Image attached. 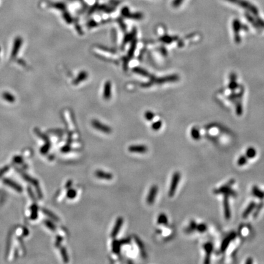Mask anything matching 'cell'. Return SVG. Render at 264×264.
I'll list each match as a JSON object with an SVG mask.
<instances>
[{"instance_id":"6da1fadb","label":"cell","mask_w":264,"mask_h":264,"mask_svg":"<svg viewBox=\"0 0 264 264\" xmlns=\"http://www.w3.org/2000/svg\"><path fill=\"white\" fill-rule=\"evenodd\" d=\"M235 183L234 180H230L229 181L226 185L221 186L220 188L215 189L214 191V193L216 195L218 194H224L227 195L228 196H231L233 197H236L237 194V193L234 191L233 189H231V186Z\"/></svg>"},{"instance_id":"7a4b0ae2","label":"cell","mask_w":264,"mask_h":264,"mask_svg":"<svg viewBox=\"0 0 264 264\" xmlns=\"http://www.w3.org/2000/svg\"><path fill=\"white\" fill-rule=\"evenodd\" d=\"M226 1L232 3L237 4L241 7L249 10L250 12L254 14H257L258 13L257 9L254 5L247 1H245V0H226Z\"/></svg>"},{"instance_id":"3957f363","label":"cell","mask_w":264,"mask_h":264,"mask_svg":"<svg viewBox=\"0 0 264 264\" xmlns=\"http://www.w3.org/2000/svg\"><path fill=\"white\" fill-rule=\"evenodd\" d=\"M180 179H181V174L178 172H176L173 176L170 189H169L168 195L170 197H173L174 195L179 181H180Z\"/></svg>"},{"instance_id":"277c9868","label":"cell","mask_w":264,"mask_h":264,"mask_svg":"<svg viewBox=\"0 0 264 264\" xmlns=\"http://www.w3.org/2000/svg\"><path fill=\"white\" fill-rule=\"evenodd\" d=\"M92 125L95 129H96L97 130H99L103 133H110L111 132V129L108 126L102 124L100 122H99L97 120L92 121Z\"/></svg>"},{"instance_id":"5b68a950","label":"cell","mask_w":264,"mask_h":264,"mask_svg":"<svg viewBox=\"0 0 264 264\" xmlns=\"http://www.w3.org/2000/svg\"><path fill=\"white\" fill-rule=\"evenodd\" d=\"M236 236H237V235L235 232H232V233H230L229 235H228L224 239V240L222 241V244H221V245L220 247V249H221V252H225L226 250L230 243L236 237Z\"/></svg>"},{"instance_id":"8992f818","label":"cell","mask_w":264,"mask_h":264,"mask_svg":"<svg viewBox=\"0 0 264 264\" xmlns=\"http://www.w3.org/2000/svg\"><path fill=\"white\" fill-rule=\"evenodd\" d=\"M158 186L156 185H153L151 188L148 196H147V204H149V205H151L154 203L156 196L158 193Z\"/></svg>"},{"instance_id":"52a82bcc","label":"cell","mask_w":264,"mask_h":264,"mask_svg":"<svg viewBox=\"0 0 264 264\" xmlns=\"http://www.w3.org/2000/svg\"><path fill=\"white\" fill-rule=\"evenodd\" d=\"M124 223V219L121 217H119L117 220L116 221V223L114 225V226L113 227V229L111 232V236L112 238H115L118 235L119 232L121 229V227L122 226Z\"/></svg>"},{"instance_id":"ba28073f","label":"cell","mask_w":264,"mask_h":264,"mask_svg":"<svg viewBox=\"0 0 264 264\" xmlns=\"http://www.w3.org/2000/svg\"><path fill=\"white\" fill-rule=\"evenodd\" d=\"M223 208H224V213L225 217L226 219H229L231 217V212L230 208L229 203V196L227 195H225L223 199Z\"/></svg>"},{"instance_id":"9c48e42d","label":"cell","mask_w":264,"mask_h":264,"mask_svg":"<svg viewBox=\"0 0 264 264\" xmlns=\"http://www.w3.org/2000/svg\"><path fill=\"white\" fill-rule=\"evenodd\" d=\"M129 151L133 153L144 154L147 151V147L144 145H132L129 147Z\"/></svg>"},{"instance_id":"30bf717a","label":"cell","mask_w":264,"mask_h":264,"mask_svg":"<svg viewBox=\"0 0 264 264\" xmlns=\"http://www.w3.org/2000/svg\"><path fill=\"white\" fill-rule=\"evenodd\" d=\"M204 250H205V251L206 252V254H207L204 263H208L210 262V257L211 255V253L212 252L213 249H214V246H213V245H212V243L208 242V243H206L205 244H204Z\"/></svg>"},{"instance_id":"8fae6325","label":"cell","mask_w":264,"mask_h":264,"mask_svg":"<svg viewBox=\"0 0 264 264\" xmlns=\"http://www.w3.org/2000/svg\"><path fill=\"white\" fill-rule=\"evenodd\" d=\"M96 176L101 179H105V180H111L113 178V175L111 173H106L100 170H97L95 173Z\"/></svg>"},{"instance_id":"7c38bea8","label":"cell","mask_w":264,"mask_h":264,"mask_svg":"<svg viewBox=\"0 0 264 264\" xmlns=\"http://www.w3.org/2000/svg\"><path fill=\"white\" fill-rule=\"evenodd\" d=\"M256 206V204L254 202H251L246 207L245 210L242 214V216L244 218H246L252 212V210L254 209Z\"/></svg>"},{"instance_id":"4fadbf2b","label":"cell","mask_w":264,"mask_h":264,"mask_svg":"<svg viewBox=\"0 0 264 264\" xmlns=\"http://www.w3.org/2000/svg\"><path fill=\"white\" fill-rule=\"evenodd\" d=\"M252 195L254 196H256L260 199H262L264 198V193L263 192H262L257 186H254L252 187Z\"/></svg>"},{"instance_id":"5bb4252c","label":"cell","mask_w":264,"mask_h":264,"mask_svg":"<svg viewBox=\"0 0 264 264\" xmlns=\"http://www.w3.org/2000/svg\"><path fill=\"white\" fill-rule=\"evenodd\" d=\"M103 96L105 99H109L110 98V96H111V84L109 81L107 82L105 85Z\"/></svg>"},{"instance_id":"9a60e30c","label":"cell","mask_w":264,"mask_h":264,"mask_svg":"<svg viewBox=\"0 0 264 264\" xmlns=\"http://www.w3.org/2000/svg\"><path fill=\"white\" fill-rule=\"evenodd\" d=\"M122 243L120 241L114 240L112 243V251L118 254L121 250V246Z\"/></svg>"},{"instance_id":"2e32d148","label":"cell","mask_w":264,"mask_h":264,"mask_svg":"<svg viewBox=\"0 0 264 264\" xmlns=\"http://www.w3.org/2000/svg\"><path fill=\"white\" fill-rule=\"evenodd\" d=\"M157 223L159 225H166L168 223L167 217L165 214H160L157 218Z\"/></svg>"},{"instance_id":"e0dca14e","label":"cell","mask_w":264,"mask_h":264,"mask_svg":"<svg viewBox=\"0 0 264 264\" xmlns=\"http://www.w3.org/2000/svg\"><path fill=\"white\" fill-rule=\"evenodd\" d=\"M257 154L256 151L253 147H249L246 152V156L248 158H253L256 156Z\"/></svg>"},{"instance_id":"ac0fdd59","label":"cell","mask_w":264,"mask_h":264,"mask_svg":"<svg viewBox=\"0 0 264 264\" xmlns=\"http://www.w3.org/2000/svg\"><path fill=\"white\" fill-rule=\"evenodd\" d=\"M59 248H60L61 254L62 257L63 261L66 263H67L69 262V257H68L67 252L66 248L64 247H61V246H59Z\"/></svg>"},{"instance_id":"d6986e66","label":"cell","mask_w":264,"mask_h":264,"mask_svg":"<svg viewBox=\"0 0 264 264\" xmlns=\"http://www.w3.org/2000/svg\"><path fill=\"white\" fill-rule=\"evenodd\" d=\"M196 226H197V224L196 223L195 221L193 220L191 221V222H190V223H189V226L186 229V232H187V233H190V232H192L193 231H194L196 229Z\"/></svg>"},{"instance_id":"ffe728a7","label":"cell","mask_w":264,"mask_h":264,"mask_svg":"<svg viewBox=\"0 0 264 264\" xmlns=\"http://www.w3.org/2000/svg\"><path fill=\"white\" fill-rule=\"evenodd\" d=\"M77 192L74 189H70L69 188L68 191L67 192V197L70 199H74L77 196Z\"/></svg>"},{"instance_id":"44dd1931","label":"cell","mask_w":264,"mask_h":264,"mask_svg":"<svg viewBox=\"0 0 264 264\" xmlns=\"http://www.w3.org/2000/svg\"><path fill=\"white\" fill-rule=\"evenodd\" d=\"M247 163V157L246 156H241L237 161V164L240 166H242L245 165H246Z\"/></svg>"},{"instance_id":"7402d4cb","label":"cell","mask_w":264,"mask_h":264,"mask_svg":"<svg viewBox=\"0 0 264 264\" xmlns=\"http://www.w3.org/2000/svg\"><path fill=\"white\" fill-rule=\"evenodd\" d=\"M135 241H136V242L137 245H138V246H139V248H140V250H141V253L143 254V256H144V255H145V253H144V245H143V242H142V241L140 240V239L138 238V237H135Z\"/></svg>"},{"instance_id":"603a6c76","label":"cell","mask_w":264,"mask_h":264,"mask_svg":"<svg viewBox=\"0 0 264 264\" xmlns=\"http://www.w3.org/2000/svg\"><path fill=\"white\" fill-rule=\"evenodd\" d=\"M207 228V227L206 225H205V224H204V223L199 224V225H197V226H196V229H197V230L198 232H200V233H203V232H204L205 231H206Z\"/></svg>"},{"instance_id":"cb8c5ba5","label":"cell","mask_w":264,"mask_h":264,"mask_svg":"<svg viewBox=\"0 0 264 264\" xmlns=\"http://www.w3.org/2000/svg\"><path fill=\"white\" fill-rule=\"evenodd\" d=\"M44 210V212L46 214V215H47V216H50L51 219H54L55 221H58L59 220V219H58V218L55 215V214H53V213H51V212H50L49 210Z\"/></svg>"},{"instance_id":"d4e9b609","label":"cell","mask_w":264,"mask_h":264,"mask_svg":"<svg viewBox=\"0 0 264 264\" xmlns=\"http://www.w3.org/2000/svg\"><path fill=\"white\" fill-rule=\"evenodd\" d=\"M45 224L51 230H53V231L56 230V226L53 223L51 222V221H50L49 220H46V221H45Z\"/></svg>"},{"instance_id":"484cf974","label":"cell","mask_w":264,"mask_h":264,"mask_svg":"<svg viewBox=\"0 0 264 264\" xmlns=\"http://www.w3.org/2000/svg\"><path fill=\"white\" fill-rule=\"evenodd\" d=\"M192 136L193 137V138L195 140H199L200 138V133L199 132V131L196 129H193L192 130Z\"/></svg>"},{"instance_id":"4316f807","label":"cell","mask_w":264,"mask_h":264,"mask_svg":"<svg viewBox=\"0 0 264 264\" xmlns=\"http://www.w3.org/2000/svg\"><path fill=\"white\" fill-rule=\"evenodd\" d=\"M86 77H87L86 73H85V72H81V73H80V74L78 75V77L77 79L75 80V83H79V82L83 81V80H84V79H85V78H86Z\"/></svg>"},{"instance_id":"83f0119b","label":"cell","mask_w":264,"mask_h":264,"mask_svg":"<svg viewBox=\"0 0 264 264\" xmlns=\"http://www.w3.org/2000/svg\"><path fill=\"white\" fill-rule=\"evenodd\" d=\"M263 203H261L259 205L257 206L256 209L254 211V214H253V216H254V218H256V217L257 216V215H259L261 208L263 207Z\"/></svg>"},{"instance_id":"f1b7e54d","label":"cell","mask_w":264,"mask_h":264,"mask_svg":"<svg viewBox=\"0 0 264 264\" xmlns=\"http://www.w3.org/2000/svg\"><path fill=\"white\" fill-rule=\"evenodd\" d=\"M161 126H162V122L160 121L156 122L152 124V129L155 130H158V129H160Z\"/></svg>"},{"instance_id":"f546056e","label":"cell","mask_w":264,"mask_h":264,"mask_svg":"<svg viewBox=\"0 0 264 264\" xmlns=\"http://www.w3.org/2000/svg\"><path fill=\"white\" fill-rule=\"evenodd\" d=\"M184 1V0H174L173 2V6L175 7H177L180 6Z\"/></svg>"},{"instance_id":"4dcf8cb0","label":"cell","mask_w":264,"mask_h":264,"mask_svg":"<svg viewBox=\"0 0 264 264\" xmlns=\"http://www.w3.org/2000/svg\"><path fill=\"white\" fill-rule=\"evenodd\" d=\"M145 116H146V118L147 120H151V119H153L154 114L152 113H151V112H147V113H146Z\"/></svg>"},{"instance_id":"1f68e13d","label":"cell","mask_w":264,"mask_h":264,"mask_svg":"<svg viewBox=\"0 0 264 264\" xmlns=\"http://www.w3.org/2000/svg\"><path fill=\"white\" fill-rule=\"evenodd\" d=\"M61 150L63 152H68L70 150V147L69 146H65L62 147Z\"/></svg>"},{"instance_id":"d6a6232c","label":"cell","mask_w":264,"mask_h":264,"mask_svg":"<svg viewBox=\"0 0 264 264\" xmlns=\"http://www.w3.org/2000/svg\"><path fill=\"white\" fill-rule=\"evenodd\" d=\"M72 184V182L71 181H68V182H67V184H66V187L67 188H70V186H71Z\"/></svg>"},{"instance_id":"836d02e7","label":"cell","mask_w":264,"mask_h":264,"mask_svg":"<svg viewBox=\"0 0 264 264\" xmlns=\"http://www.w3.org/2000/svg\"><path fill=\"white\" fill-rule=\"evenodd\" d=\"M245 263H247V264H251V263H253L252 259L251 258H248V259L246 260V261Z\"/></svg>"}]
</instances>
